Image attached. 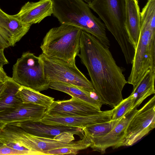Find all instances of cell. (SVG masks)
<instances>
[{
    "label": "cell",
    "mask_w": 155,
    "mask_h": 155,
    "mask_svg": "<svg viewBox=\"0 0 155 155\" xmlns=\"http://www.w3.org/2000/svg\"><path fill=\"white\" fill-rule=\"evenodd\" d=\"M109 48L93 35L81 30L78 56L86 68L102 104L114 108L123 99L122 91L127 83Z\"/></svg>",
    "instance_id": "obj_1"
},
{
    "label": "cell",
    "mask_w": 155,
    "mask_h": 155,
    "mask_svg": "<svg viewBox=\"0 0 155 155\" xmlns=\"http://www.w3.org/2000/svg\"><path fill=\"white\" fill-rule=\"evenodd\" d=\"M52 1L53 15L61 24L72 25L89 33L109 48L105 26L92 13L88 4L83 0Z\"/></svg>",
    "instance_id": "obj_2"
},
{
    "label": "cell",
    "mask_w": 155,
    "mask_h": 155,
    "mask_svg": "<svg viewBox=\"0 0 155 155\" xmlns=\"http://www.w3.org/2000/svg\"><path fill=\"white\" fill-rule=\"evenodd\" d=\"M126 0H94L88 4L103 21L120 46L127 64H131L134 48L125 26Z\"/></svg>",
    "instance_id": "obj_3"
},
{
    "label": "cell",
    "mask_w": 155,
    "mask_h": 155,
    "mask_svg": "<svg viewBox=\"0 0 155 155\" xmlns=\"http://www.w3.org/2000/svg\"><path fill=\"white\" fill-rule=\"evenodd\" d=\"M81 30L61 24L51 29L44 37L40 48L47 56L61 60L72 64L79 53Z\"/></svg>",
    "instance_id": "obj_4"
},
{
    "label": "cell",
    "mask_w": 155,
    "mask_h": 155,
    "mask_svg": "<svg viewBox=\"0 0 155 155\" xmlns=\"http://www.w3.org/2000/svg\"><path fill=\"white\" fill-rule=\"evenodd\" d=\"M74 135L67 132L54 138L41 137L29 134L17 126L8 124L2 130L0 138L4 144H16L38 155H45L44 153L46 151L74 144Z\"/></svg>",
    "instance_id": "obj_5"
},
{
    "label": "cell",
    "mask_w": 155,
    "mask_h": 155,
    "mask_svg": "<svg viewBox=\"0 0 155 155\" xmlns=\"http://www.w3.org/2000/svg\"><path fill=\"white\" fill-rule=\"evenodd\" d=\"M140 31L127 83L134 87L149 69L155 71V28L141 22Z\"/></svg>",
    "instance_id": "obj_6"
},
{
    "label": "cell",
    "mask_w": 155,
    "mask_h": 155,
    "mask_svg": "<svg viewBox=\"0 0 155 155\" xmlns=\"http://www.w3.org/2000/svg\"><path fill=\"white\" fill-rule=\"evenodd\" d=\"M12 79L20 86L40 92L49 88L40 58L29 51L24 53L13 67Z\"/></svg>",
    "instance_id": "obj_7"
},
{
    "label": "cell",
    "mask_w": 155,
    "mask_h": 155,
    "mask_svg": "<svg viewBox=\"0 0 155 155\" xmlns=\"http://www.w3.org/2000/svg\"><path fill=\"white\" fill-rule=\"evenodd\" d=\"M39 56L43 62L45 76L50 81L61 82L94 90L91 81L79 70L75 64L48 57L42 53Z\"/></svg>",
    "instance_id": "obj_8"
},
{
    "label": "cell",
    "mask_w": 155,
    "mask_h": 155,
    "mask_svg": "<svg viewBox=\"0 0 155 155\" xmlns=\"http://www.w3.org/2000/svg\"><path fill=\"white\" fill-rule=\"evenodd\" d=\"M155 127V96L137 110L127 127L123 146L132 145Z\"/></svg>",
    "instance_id": "obj_9"
},
{
    "label": "cell",
    "mask_w": 155,
    "mask_h": 155,
    "mask_svg": "<svg viewBox=\"0 0 155 155\" xmlns=\"http://www.w3.org/2000/svg\"><path fill=\"white\" fill-rule=\"evenodd\" d=\"M113 109L101 111L87 116L45 114L38 122L50 125L62 126L81 128L111 120Z\"/></svg>",
    "instance_id": "obj_10"
},
{
    "label": "cell",
    "mask_w": 155,
    "mask_h": 155,
    "mask_svg": "<svg viewBox=\"0 0 155 155\" xmlns=\"http://www.w3.org/2000/svg\"><path fill=\"white\" fill-rule=\"evenodd\" d=\"M135 108L120 119L118 122L109 132L103 136L90 138V147L94 151L104 154L110 147L113 149L123 146L126 128L128 123L137 112Z\"/></svg>",
    "instance_id": "obj_11"
},
{
    "label": "cell",
    "mask_w": 155,
    "mask_h": 155,
    "mask_svg": "<svg viewBox=\"0 0 155 155\" xmlns=\"http://www.w3.org/2000/svg\"><path fill=\"white\" fill-rule=\"evenodd\" d=\"M101 109L78 98L54 101L46 109L45 114L84 116L101 112Z\"/></svg>",
    "instance_id": "obj_12"
},
{
    "label": "cell",
    "mask_w": 155,
    "mask_h": 155,
    "mask_svg": "<svg viewBox=\"0 0 155 155\" xmlns=\"http://www.w3.org/2000/svg\"><path fill=\"white\" fill-rule=\"evenodd\" d=\"M46 109L38 105L22 102L0 113V122L6 124L18 121L37 122L44 116Z\"/></svg>",
    "instance_id": "obj_13"
},
{
    "label": "cell",
    "mask_w": 155,
    "mask_h": 155,
    "mask_svg": "<svg viewBox=\"0 0 155 155\" xmlns=\"http://www.w3.org/2000/svg\"><path fill=\"white\" fill-rule=\"evenodd\" d=\"M11 123L21 128L32 135L45 138H54L67 132L79 135L82 138L83 130L80 128L62 126L50 125L32 121H18Z\"/></svg>",
    "instance_id": "obj_14"
},
{
    "label": "cell",
    "mask_w": 155,
    "mask_h": 155,
    "mask_svg": "<svg viewBox=\"0 0 155 155\" xmlns=\"http://www.w3.org/2000/svg\"><path fill=\"white\" fill-rule=\"evenodd\" d=\"M31 25L8 15L0 7V36L8 47L14 46L28 32Z\"/></svg>",
    "instance_id": "obj_15"
},
{
    "label": "cell",
    "mask_w": 155,
    "mask_h": 155,
    "mask_svg": "<svg viewBox=\"0 0 155 155\" xmlns=\"http://www.w3.org/2000/svg\"><path fill=\"white\" fill-rule=\"evenodd\" d=\"M53 13L52 0H39L36 2H28L14 15L24 24L31 25L39 23Z\"/></svg>",
    "instance_id": "obj_16"
},
{
    "label": "cell",
    "mask_w": 155,
    "mask_h": 155,
    "mask_svg": "<svg viewBox=\"0 0 155 155\" xmlns=\"http://www.w3.org/2000/svg\"><path fill=\"white\" fill-rule=\"evenodd\" d=\"M125 26L129 40L136 47L140 31V16L138 0H126Z\"/></svg>",
    "instance_id": "obj_17"
},
{
    "label": "cell",
    "mask_w": 155,
    "mask_h": 155,
    "mask_svg": "<svg viewBox=\"0 0 155 155\" xmlns=\"http://www.w3.org/2000/svg\"><path fill=\"white\" fill-rule=\"evenodd\" d=\"M49 88L66 93L71 96L86 102L101 109L103 105L95 90H90L67 83L50 82Z\"/></svg>",
    "instance_id": "obj_18"
},
{
    "label": "cell",
    "mask_w": 155,
    "mask_h": 155,
    "mask_svg": "<svg viewBox=\"0 0 155 155\" xmlns=\"http://www.w3.org/2000/svg\"><path fill=\"white\" fill-rule=\"evenodd\" d=\"M155 71L149 69L133 87L131 93L136 98L133 109L137 108L146 98L155 94Z\"/></svg>",
    "instance_id": "obj_19"
},
{
    "label": "cell",
    "mask_w": 155,
    "mask_h": 155,
    "mask_svg": "<svg viewBox=\"0 0 155 155\" xmlns=\"http://www.w3.org/2000/svg\"><path fill=\"white\" fill-rule=\"evenodd\" d=\"M5 82V87L0 97V113L13 108L22 103L17 94L21 86L9 77Z\"/></svg>",
    "instance_id": "obj_20"
},
{
    "label": "cell",
    "mask_w": 155,
    "mask_h": 155,
    "mask_svg": "<svg viewBox=\"0 0 155 155\" xmlns=\"http://www.w3.org/2000/svg\"><path fill=\"white\" fill-rule=\"evenodd\" d=\"M23 103L38 105L48 108L54 101V98L39 92L21 86L17 93Z\"/></svg>",
    "instance_id": "obj_21"
},
{
    "label": "cell",
    "mask_w": 155,
    "mask_h": 155,
    "mask_svg": "<svg viewBox=\"0 0 155 155\" xmlns=\"http://www.w3.org/2000/svg\"><path fill=\"white\" fill-rule=\"evenodd\" d=\"M91 144V139L84 134L81 139L76 141L75 143L72 145L48 150L44 153L45 155H76L79 150L87 149L90 147Z\"/></svg>",
    "instance_id": "obj_22"
},
{
    "label": "cell",
    "mask_w": 155,
    "mask_h": 155,
    "mask_svg": "<svg viewBox=\"0 0 155 155\" xmlns=\"http://www.w3.org/2000/svg\"><path fill=\"white\" fill-rule=\"evenodd\" d=\"M120 119L93 124L82 129L84 134L89 138L102 136L112 129Z\"/></svg>",
    "instance_id": "obj_23"
},
{
    "label": "cell",
    "mask_w": 155,
    "mask_h": 155,
    "mask_svg": "<svg viewBox=\"0 0 155 155\" xmlns=\"http://www.w3.org/2000/svg\"><path fill=\"white\" fill-rule=\"evenodd\" d=\"M135 100V96L133 93L128 97L123 99L113 109L111 120H118L134 109L133 106Z\"/></svg>",
    "instance_id": "obj_24"
},
{
    "label": "cell",
    "mask_w": 155,
    "mask_h": 155,
    "mask_svg": "<svg viewBox=\"0 0 155 155\" xmlns=\"http://www.w3.org/2000/svg\"><path fill=\"white\" fill-rule=\"evenodd\" d=\"M140 22L155 27V0H148L140 12Z\"/></svg>",
    "instance_id": "obj_25"
},
{
    "label": "cell",
    "mask_w": 155,
    "mask_h": 155,
    "mask_svg": "<svg viewBox=\"0 0 155 155\" xmlns=\"http://www.w3.org/2000/svg\"><path fill=\"white\" fill-rule=\"evenodd\" d=\"M38 155L36 153L30 150H17L12 148L5 144L0 147V155Z\"/></svg>",
    "instance_id": "obj_26"
},
{
    "label": "cell",
    "mask_w": 155,
    "mask_h": 155,
    "mask_svg": "<svg viewBox=\"0 0 155 155\" xmlns=\"http://www.w3.org/2000/svg\"><path fill=\"white\" fill-rule=\"evenodd\" d=\"M4 50L0 48V67L2 68H3L4 65L8 63V61L4 55Z\"/></svg>",
    "instance_id": "obj_27"
},
{
    "label": "cell",
    "mask_w": 155,
    "mask_h": 155,
    "mask_svg": "<svg viewBox=\"0 0 155 155\" xmlns=\"http://www.w3.org/2000/svg\"><path fill=\"white\" fill-rule=\"evenodd\" d=\"M8 78L3 68L0 67V82L5 81Z\"/></svg>",
    "instance_id": "obj_28"
},
{
    "label": "cell",
    "mask_w": 155,
    "mask_h": 155,
    "mask_svg": "<svg viewBox=\"0 0 155 155\" xmlns=\"http://www.w3.org/2000/svg\"><path fill=\"white\" fill-rule=\"evenodd\" d=\"M8 47V46L0 36V48L4 50Z\"/></svg>",
    "instance_id": "obj_29"
},
{
    "label": "cell",
    "mask_w": 155,
    "mask_h": 155,
    "mask_svg": "<svg viewBox=\"0 0 155 155\" xmlns=\"http://www.w3.org/2000/svg\"><path fill=\"white\" fill-rule=\"evenodd\" d=\"M5 87V83L4 82H0V97Z\"/></svg>",
    "instance_id": "obj_30"
},
{
    "label": "cell",
    "mask_w": 155,
    "mask_h": 155,
    "mask_svg": "<svg viewBox=\"0 0 155 155\" xmlns=\"http://www.w3.org/2000/svg\"><path fill=\"white\" fill-rule=\"evenodd\" d=\"M84 2L89 4L92 3L94 0H83Z\"/></svg>",
    "instance_id": "obj_31"
},
{
    "label": "cell",
    "mask_w": 155,
    "mask_h": 155,
    "mask_svg": "<svg viewBox=\"0 0 155 155\" xmlns=\"http://www.w3.org/2000/svg\"><path fill=\"white\" fill-rule=\"evenodd\" d=\"M3 144L4 143L0 139V147L2 146V145H3Z\"/></svg>",
    "instance_id": "obj_32"
}]
</instances>
